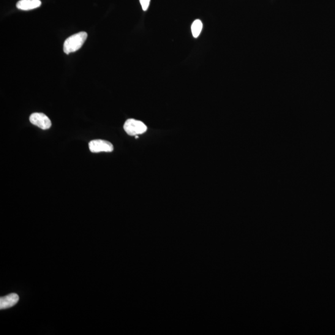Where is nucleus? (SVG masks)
Returning <instances> with one entry per match:
<instances>
[{
	"label": "nucleus",
	"instance_id": "obj_1",
	"mask_svg": "<svg viewBox=\"0 0 335 335\" xmlns=\"http://www.w3.org/2000/svg\"><path fill=\"white\" fill-rule=\"evenodd\" d=\"M88 37L86 32H80L68 37L64 43L65 54H69L77 51L84 44Z\"/></svg>",
	"mask_w": 335,
	"mask_h": 335
},
{
	"label": "nucleus",
	"instance_id": "obj_2",
	"mask_svg": "<svg viewBox=\"0 0 335 335\" xmlns=\"http://www.w3.org/2000/svg\"><path fill=\"white\" fill-rule=\"evenodd\" d=\"M124 129L128 135L137 136L145 133L147 130V127L143 122L129 119L125 122Z\"/></svg>",
	"mask_w": 335,
	"mask_h": 335
},
{
	"label": "nucleus",
	"instance_id": "obj_3",
	"mask_svg": "<svg viewBox=\"0 0 335 335\" xmlns=\"http://www.w3.org/2000/svg\"><path fill=\"white\" fill-rule=\"evenodd\" d=\"M29 121L34 126L39 127L42 130L50 129L52 122L45 114L41 113H35L30 116Z\"/></svg>",
	"mask_w": 335,
	"mask_h": 335
},
{
	"label": "nucleus",
	"instance_id": "obj_4",
	"mask_svg": "<svg viewBox=\"0 0 335 335\" xmlns=\"http://www.w3.org/2000/svg\"><path fill=\"white\" fill-rule=\"evenodd\" d=\"M89 149L92 153L100 152H111L114 151V147L110 141L104 140H94L89 143Z\"/></svg>",
	"mask_w": 335,
	"mask_h": 335
},
{
	"label": "nucleus",
	"instance_id": "obj_5",
	"mask_svg": "<svg viewBox=\"0 0 335 335\" xmlns=\"http://www.w3.org/2000/svg\"><path fill=\"white\" fill-rule=\"evenodd\" d=\"M20 298L18 294L12 293L0 298V309H7L18 303Z\"/></svg>",
	"mask_w": 335,
	"mask_h": 335
},
{
	"label": "nucleus",
	"instance_id": "obj_6",
	"mask_svg": "<svg viewBox=\"0 0 335 335\" xmlns=\"http://www.w3.org/2000/svg\"><path fill=\"white\" fill-rule=\"evenodd\" d=\"M40 0H20L16 4L19 10L29 11L39 8L41 5Z\"/></svg>",
	"mask_w": 335,
	"mask_h": 335
},
{
	"label": "nucleus",
	"instance_id": "obj_7",
	"mask_svg": "<svg viewBox=\"0 0 335 335\" xmlns=\"http://www.w3.org/2000/svg\"><path fill=\"white\" fill-rule=\"evenodd\" d=\"M203 24L202 21L200 20H196L192 25V31L193 37L198 38L200 36L201 31L203 30Z\"/></svg>",
	"mask_w": 335,
	"mask_h": 335
},
{
	"label": "nucleus",
	"instance_id": "obj_8",
	"mask_svg": "<svg viewBox=\"0 0 335 335\" xmlns=\"http://www.w3.org/2000/svg\"><path fill=\"white\" fill-rule=\"evenodd\" d=\"M140 3L142 10L146 12V11L149 9L151 0H140Z\"/></svg>",
	"mask_w": 335,
	"mask_h": 335
}]
</instances>
